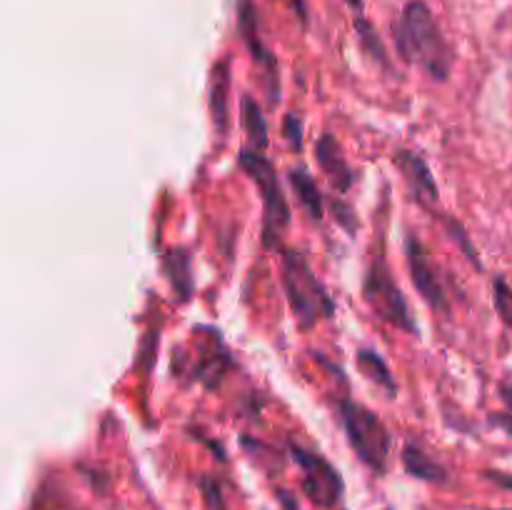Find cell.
<instances>
[{
  "mask_svg": "<svg viewBox=\"0 0 512 510\" xmlns=\"http://www.w3.org/2000/svg\"><path fill=\"white\" fill-rule=\"evenodd\" d=\"M393 38L405 63H415L430 78L448 80L455 53L445 40L433 10L423 0H410L393 23Z\"/></svg>",
  "mask_w": 512,
  "mask_h": 510,
  "instance_id": "6da1fadb",
  "label": "cell"
},
{
  "mask_svg": "<svg viewBox=\"0 0 512 510\" xmlns=\"http://www.w3.org/2000/svg\"><path fill=\"white\" fill-rule=\"evenodd\" d=\"M280 278H283L285 298H288L290 310L303 330L330 320L335 315V300L320 283L315 270L310 268L303 253L293 248L283 250V265H280Z\"/></svg>",
  "mask_w": 512,
  "mask_h": 510,
  "instance_id": "7a4b0ae2",
  "label": "cell"
},
{
  "mask_svg": "<svg viewBox=\"0 0 512 510\" xmlns=\"http://www.w3.org/2000/svg\"><path fill=\"white\" fill-rule=\"evenodd\" d=\"M238 165L253 180L260 200H263V245L268 250L275 248L285 235V230L290 228V205L285 200L283 188H280L278 170L265 158L263 150L253 148H245L238 155Z\"/></svg>",
  "mask_w": 512,
  "mask_h": 510,
  "instance_id": "3957f363",
  "label": "cell"
},
{
  "mask_svg": "<svg viewBox=\"0 0 512 510\" xmlns=\"http://www.w3.org/2000/svg\"><path fill=\"white\" fill-rule=\"evenodd\" d=\"M338 418L345 430L353 453L368 465L375 473H385L388 470L390 458V430L385 428L383 420L365 405L353 403V400H340L338 403Z\"/></svg>",
  "mask_w": 512,
  "mask_h": 510,
  "instance_id": "277c9868",
  "label": "cell"
},
{
  "mask_svg": "<svg viewBox=\"0 0 512 510\" xmlns=\"http://www.w3.org/2000/svg\"><path fill=\"white\" fill-rule=\"evenodd\" d=\"M363 298L380 320L410 335H418V323L413 320L408 300H405L403 290L398 288L388 263H385L383 250L373 253V258H370L363 280Z\"/></svg>",
  "mask_w": 512,
  "mask_h": 510,
  "instance_id": "5b68a950",
  "label": "cell"
},
{
  "mask_svg": "<svg viewBox=\"0 0 512 510\" xmlns=\"http://www.w3.org/2000/svg\"><path fill=\"white\" fill-rule=\"evenodd\" d=\"M290 455L298 463L300 473V490L305 493V498L310 500L318 508L330 510L343 500V478H340L338 470L333 468L330 460H325L320 453H313V450H305L303 445L290 443Z\"/></svg>",
  "mask_w": 512,
  "mask_h": 510,
  "instance_id": "8992f818",
  "label": "cell"
},
{
  "mask_svg": "<svg viewBox=\"0 0 512 510\" xmlns=\"http://www.w3.org/2000/svg\"><path fill=\"white\" fill-rule=\"evenodd\" d=\"M405 260H408L410 280H413L415 290L423 295L425 303H428L435 313L448 315L450 300L443 283V275H440V268L435 265V260L430 258L428 248H425L415 235H408V240H405Z\"/></svg>",
  "mask_w": 512,
  "mask_h": 510,
  "instance_id": "52a82bcc",
  "label": "cell"
},
{
  "mask_svg": "<svg viewBox=\"0 0 512 510\" xmlns=\"http://www.w3.org/2000/svg\"><path fill=\"white\" fill-rule=\"evenodd\" d=\"M238 28L240 35H243L245 45L250 48L253 53L255 63L260 65L265 75V90H268V100H270V108H275L280 100V75H278V63H275L273 55L265 50L263 40H260L258 33V15H255V8L250 0H240L238 5Z\"/></svg>",
  "mask_w": 512,
  "mask_h": 510,
  "instance_id": "ba28073f",
  "label": "cell"
},
{
  "mask_svg": "<svg viewBox=\"0 0 512 510\" xmlns=\"http://www.w3.org/2000/svg\"><path fill=\"white\" fill-rule=\"evenodd\" d=\"M393 163L395 168L403 173V180L405 185H408L410 195H413L425 210L435 213V205H438V185H435L433 173H430L423 155L413 153V150H398Z\"/></svg>",
  "mask_w": 512,
  "mask_h": 510,
  "instance_id": "9c48e42d",
  "label": "cell"
},
{
  "mask_svg": "<svg viewBox=\"0 0 512 510\" xmlns=\"http://www.w3.org/2000/svg\"><path fill=\"white\" fill-rule=\"evenodd\" d=\"M315 158H318L320 170H323L328 183L335 188V193H348L353 188L355 173L348 165V160H345L343 148H340V143L335 140V135L330 130H325L323 138L315 143Z\"/></svg>",
  "mask_w": 512,
  "mask_h": 510,
  "instance_id": "30bf717a",
  "label": "cell"
},
{
  "mask_svg": "<svg viewBox=\"0 0 512 510\" xmlns=\"http://www.w3.org/2000/svg\"><path fill=\"white\" fill-rule=\"evenodd\" d=\"M230 60H220L215 63L213 75H210V88H208V105H210V118H213L215 133L225 140L230 128Z\"/></svg>",
  "mask_w": 512,
  "mask_h": 510,
  "instance_id": "8fae6325",
  "label": "cell"
},
{
  "mask_svg": "<svg viewBox=\"0 0 512 510\" xmlns=\"http://www.w3.org/2000/svg\"><path fill=\"white\" fill-rule=\"evenodd\" d=\"M163 268L173 285L175 298L188 300L193 295V265H190V253L185 248H168L163 255Z\"/></svg>",
  "mask_w": 512,
  "mask_h": 510,
  "instance_id": "7c38bea8",
  "label": "cell"
},
{
  "mask_svg": "<svg viewBox=\"0 0 512 510\" xmlns=\"http://www.w3.org/2000/svg\"><path fill=\"white\" fill-rule=\"evenodd\" d=\"M288 180L293 193L298 195V203L303 205L305 213L320 223L325 215V203H323V195H320L318 190V183L313 180V175H310L305 168H290Z\"/></svg>",
  "mask_w": 512,
  "mask_h": 510,
  "instance_id": "4fadbf2b",
  "label": "cell"
},
{
  "mask_svg": "<svg viewBox=\"0 0 512 510\" xmlns=\"http://www.w3.org/2000/svg\"><path fill=\"white\" fill-rule=\"evenodd\" d=\"M403 468L408 470L413 478L428 480V483H445V480H448V470L440 463H435L423 448H418V445L413 443H408L403 448Z\"/></svg>",
  "mask_w": 512,
  "mask_h": 510,
  "instance_id": "5bb4252c",
  "label": "cell"
},
{
  "mask_svg": "<svg viewBox=\"0 0 512 510\" xmlns=\"http://www.w3.org/2000/svg\"><path fill=\"white\" fill-rule=\"evenodd\" d=\"M355 360H358L360 373L368 380H373L378 388H383L385 393H388V398H395V395H398V383H395L393 375H390V368L383 360V355L375 353V350L370 348H363L358 350V358Z\"/></svg>",
  "mask_w": 512,
  "mask_h": 510,
  "instance_id": "9a60e30c",
  "label": "cell"
},
{
  "mask_svg": "<svg viewBox=\"0 0 512 510\" xmlns=\"http://www.w3.org/2000/svg\"><path fill=\"white\" fill-rule=\"evenodd\" d=\"M240 120H243V128L248 133L250 148L265 150V145H268V123H265L263 110H260L258 100L253 95H243V100H240Z\"/></svg>",
  "mask_w": 512,
  "mask_h": 510,
  "instance_id": "2e32d148",
  "label": "cell"
},
{
  "mask_svg": "<svg viewBox=\"0 0 512 510\" xmlns=\"http://www.w3.org/2000/svg\"><path fill=\"white\" fill-rule=\"evenodd\" d=\"M493 305L500 320L512 328V285L505 278H493Z\"/></svg>",
  "mask_w": 512,
  "mask_h": 510,
  "instance_id": "e0dca14e",
  "label": "cell"
},
{
  "mask_svg": "<svg viewBox=\"0 0 512 510\" xmlns=\"http://www.w3.org/2000/svg\"><path fill=\"white\" fill-rule=\"evenodd\" d=\"M358 35H360V43H363V48L368 50V53L373 55V58L378 60L380 65H383V68H390L388 58H385V48H383V43H380V38H378V35H375V30L370 28V25L365 23L363 18L358 20Z\"/></svg>",
  "mask_w": 512,
  "mask_h": 510,
  "instance_id": "ac0fdd59",
  "label": "cell"
},
{
  "mask_svg": "<svg viewBox=\"0 0 512 510\" xmlns=\"http://www.w3.org/2000/svg\"><path fill=\"white\" fill-rule=\"evenodd\" d=\"M500 398H503L505 410H498V413H490V425L503 433H508L512 438V385L500 383Z\"/></svg>",
  "mask_w": 512,
  "mask_h": 510,
  "instance_id": "d6986e66",
  "label": "cell"
},
{
  "mask_svg": "<svg viewBox=\"0 0 512 510\" xmlns=\"http://www.w3.org/2000/svg\"><path fill=\"white\" fill-rule=\"evenodd\" d=\"M200 490H203V500H205V505H208V510H228L225 508V498H223V488H220V480L205 475V478L200 480Z\"/></svg>",
  "mask_w": 512,
  "mask_h": 510,
  "instance_id": "ffe728a7",
  "label": "cell"
},
{
  "mask_svg": "<svg viewBox=\"0 0 512 510\" xmlns=\"http://www.w3.org/2000/svg\"><path fill=\"white\" fill-rule=\"evenodd\" d=\"M330 210H333L335 220H338V225H343L345 230H348L350 235H355V230H358V220H355V213L353 208H350L345 200L340 198H333L330 200Z\"/></svg>",
  "mask_w": 512,
  "mask_h": 510,
  "instance_id": "44dd1931",
  "label": "cell"
},
{
  "mask_svg": "<svg viewBox=\"0 0 512 510\" xmlns=\"http://www.w3.org/2000/svg\"><path fill=\"white\" fill-rule=\"evenodd\" d=\"M283 133H285V140L290 143V148L300 150V145H303V120H300V115L295 113L285 115Z\"/></svg>",
  "mask_w": 512,
  "mask_h": 510,
  "instance_id": "7402d4cb",
  "label": "cell"
},
{
  "mask_svg": "<svg viewBox=\"0 0 512 510\" xmlns=\"http://www.w3.org/2000/svg\"><path fill=\"white\" fill-rule=\"evenodd\" d=\"M485 480H490V483H495L498 488L503 490H510L512 493V473H503V470H485Z\"/></svg>",
  "mask_w": 512,
  "mask_h": 510,
  "instance_id": "603a6c76",
  "label": "cell"
},
{
  "mask_svg": "<svg viewBox=\"0 0 512 510\" xmlns=\"http://www.w3.org/2000/svg\"><path fill=\"white\" fill-rule=\"evenodd\" d=\"M285 3H288L290 8H293V13L298 15V18L303 20V23H305V20H308V8H305V0H285Z\"/></svg>",
  "mask_w": 512,
  "mask_h": 510,
  "instance_id": "cb8c5ba5",
  "label": "cell"
},
{
  "mask_svg": "<svg viewBox=\"0 0 512 510\" xmlns=\"http://www.w3.org/2000/svg\"><path fill=\"white\" fill-rule=\"evenodd\" d=\"M278 498L283 500V503H285V510H295V503H293V498H290V495L285 493V490H280V493H278Z\"/></svg>",
  "mask_w": 512,
  "mask_h": 510,
  "instance_id": "d4e9b609",
  "label": "cell"
},
{
  "mask_svg": "<svg viewBox=\"0 0 512 510\" xmlns=\"http://www.w3.org/2000/svg\"><path fill=\"white\" fill-rule=\"evenodd\" d=\"M345 3H348L353 10H358V13H363V0H345Z\"/></svg>",
  "mask_w": 512,
  "mask_h": 510,
  "instance_id": "484cf974",
  "label": "cell"
},
{
  "mask_svg": "<svg viewBox=\"0 0 512 510\" xmlns=\"http://www.w3.org/2000/svg\"><path fill=\"white\" fill-rule=\"evenodd\" d=\"M493 510H512V508H493Z\"/></svg>",
  "mask_w": 512,
  "mask_h": 510,
  "instance_id": "4316f807",
  "label": "cell"
}]
</instances>
